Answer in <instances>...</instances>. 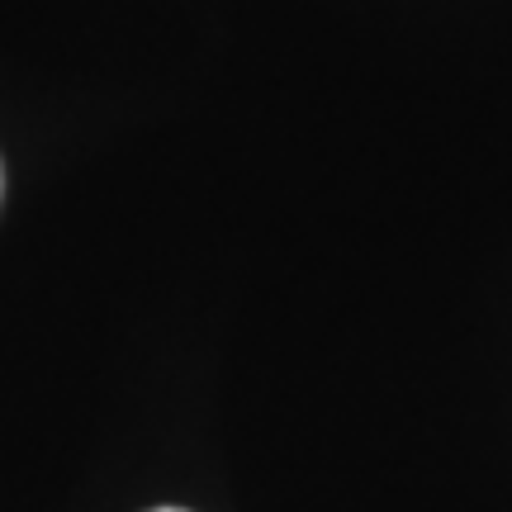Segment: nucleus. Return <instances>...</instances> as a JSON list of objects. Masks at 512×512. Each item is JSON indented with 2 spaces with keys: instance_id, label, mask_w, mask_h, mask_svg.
Returning <instances> with one entry per match:
<instances>
[{
  "instance_id": "f257e3e1",
  "label": "nucleus",
  "mask_w": 512,
  "mask_h": 512,
  "mask_svg": "<svg viewBox=\"0 0 512 512\" xmlns=\"http://www.w3.org/2000/svg\"><path fill=\"white\" fill-rule=\"evenodd\" d=\"M152 512H185V508H152Z\"/></svg>"
},
{
  "instance_id": "f03ea898",
  "label": "nucleus",
  "mask_w": 512,
  "mask_h": 512,
  "mask_svg": "<svg viewBox=\"0 0 512 512\" xmlns=\"http://www.w3.org/2000/svg\"><path fill=\"white\" fill-rule=\"evenodd\" d=\"M0 185H5V176H0Z\"/></svg>"
}]
</instances>
